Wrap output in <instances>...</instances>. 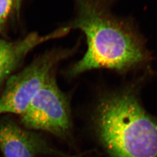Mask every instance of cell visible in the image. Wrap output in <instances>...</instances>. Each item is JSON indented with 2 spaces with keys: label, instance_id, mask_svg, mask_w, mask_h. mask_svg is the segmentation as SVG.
<instances>
[{
  "label": "cell",
  "instance_id": "6da1fadb",
  "mask_svg": "<svg viewBox=\"0 0 157 157\" xmlns=\"http://www.w3.org/2000/svg\"><path fill=\"white\" fill-rule=\"evenodd\" d=\"M77 15L68 27L84 33L87 50L71 75L105 68L119 72L147 68L152 60L146 41L131 19L113 15L109 0H75Z\"/></svg>",
  "mask_w": 157,
  "mask_h": 157
},
{
  "label": "cell",
  "instance_id": "7a4b0ae2",
  "mask_svg": "<svg viewBox=\"0 0 157 157\" xmlns=\"http://www.w3.org/2000/svg\"><path fill=\"white\" fill-rule=\"evenodd\" d=\"M147 76L105 95L95 108V133L111 157H157V118L147 112L138 94Z\"/></svg>",
  "mask_w": 157,
  "mask_h": 157
},
{
  "label": "cell",
  "instance_id": "277c9868",
  "mask_svg": "<svg viewBox=\"0 0 157 157\" xmlns=\"http://www.w3.org/2000/svg\"><path fill=\"white\" fill-rule=\"evenodd\" d=\"M21 121L25 129L44 131L61 138L69 136L72 126L69 103L54 74L21 115Z\"/></svg>",
  "mask_w": 157,
  "mask_h": 157
},
{
  "label": "cell",
  "instance_id": "3957f363",
  "mask_svg": "<svg viewBox=\"0 0 157 157\" xmlns=\"http://www.w3.org/2000/svg\"><path fill=\"white\" fill-rule=\"evenodd\" d=\"M67 51H51L36 58L22 71L8 78L0 97V114L22 115L54 75L57 64L67 56Z\"/></svg>",
  "mask_w": 157,
  "mask_h": 157
},
{
  "label": "cell",
  "instance_id": "8992f818",
  "mask_svg": "<svg viewBox=\"0 0 157 157\" xmlns=\"http://www.w3.org/2000/svg\"><path fill=\"white\" fill-rule=\"evenodd\" d=\"M70 30L67 26L45 36L33 33L15 42L0 40V83L12 73L25 56L36 47L47 41L63 37Z\"/></svg>",
  "mask_w": 157,
  "mask_h": 157
},
{
  "label": "cell",
  "instance_id": "52a82bcc",
  "mask_svg": "<svg viewBox=\"0 0 157 157\" xmlns=\"http://www.w3.org/2000/svg\"><path fill=\"white\" fill-rule=\"evenodd\" d=\"M22 0H0V28L19 11Z\"/></svg>",
  "mask_w": 157,
  "mask_h": 157
},
{
  "label": "cell",
  "instance_id": "5b68a950",
  "mask_svg": "<svg viewBox=\"0 0 157 157\" xmlns=\"http://www.w3.org/2000/svg\"><path fill=\"white\" fill-rule=\"evenodd\" d=\"M0 150L4 157H38L50 154L67 157L52 148L39 134L6 119L0 121Z\"/></svg>",
  "mask_w": 157,
  "mask_h": 157
}]
</instances>
